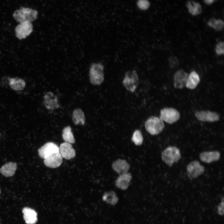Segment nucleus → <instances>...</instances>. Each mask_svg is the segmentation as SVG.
<instances>
[{
  "mask_svg": "<svg viewBox=\"0 0 224 224\" xmlns=\"http://www.w3.org/2000/svg\"><path fill=\"white\" fill-rule=\"evenodd\" d=\"M216 0H204L205 3L209 5L212 3Z\"/></svg>",
  "mask_w": 224,
  "mask_h": 224,
  "instance_id": "32",
  "label": "nucleus"
},
{
  "mask_svg": "<svg viewBox=\"0 0 224 224\" xmlns=\"http://www.w3.org/2000/svg\"><path fill=\"white\" fill-rule=\"evenodd\" d=\"M181 158L179 149L175 147L170 146L165 149L161 154L162 160L167 165L171 166Z\"/></svg>",
  "mask_w": 224,
  "mask_h": 224,
  "instance_id": "4",
  "label": "nucleus"
},
{
  "mask_svg": "<svg viewBox=\"0 0 224 224\" xmlns=\"http://www.w3.org/2000/svg\"><path fill=\"white\" fill-rule=\"evenodd\" d=\"M72 120L75 125H84L85 122V118L83 112L79 108L76 109L73 112Z\"/></svg>",
  "mask_w": 224,
  "mask_h": 224,
  "instance_id": "22",
  "label": "nucleus"
},
{
  "mask_svg": "<svg viewBox=\"0 0 224 224\" xmlns=\"http://www.w3.org/2000/svg\"><path fill=\"white\" fill-rule=\"evenodd\" d=\"M44 103L48 109H53L58 107L57 98L51 92L47 93L44 97Z\"/></svg>",
  "mask_w": 224,
  "mask_h": 224,
  "instance_id": "19",
  "label": "nucleus"
},
{
  "mask_svg": "<svg viewBox=\"0 0 224 224\" xmlns=\"http://www.w3.org/2000/svg\"><path fill=\"white\" fill-rule=\"evenodd\" d=\"M137 4L138 7L142 10L147 9L150 5L149 2L147 0H139Z\"/></svg>",
  "mask_w": 224,
  "mask_h": 224,
  "instance_id": "30",
  "label": "nucleus"
},
{
  "mask_svg": "<svg viewBox=\"0 0 224 224\" xmlns=\"http://www.w3.org/2000/svg\"><path fill=\"white\" fill-rule=\"evenodd\" d=\"M23 217L27 224H35L38 221L37 213L34 209L27 207L23 208L22 210Z\"/></svg>",
  "mask_w": 224,
  "mask_h": 224,
  "instance_id": "14",
  "label": "nucleus"
},
{
  "mask_svg": "<svg viewBox=\"0 0 224 224\" xmlns=\"http://www.w3.org/2000/svg\"><path fill=\"white\" fill-rule=\"evenodd\" d=\"M139 83V78L136 71L132 70L126 72L123 84L127 90L131 92H134Z\"/></svg>",
  "mask_w": 224,
  "mask_h": 224,
  "instance_id": "5",
  "label": "nucleus"
},
{
  "mask_svg": "<svg viewBox=\"0 0 224 224\" xmlns=\"http://www.w3.org/2000/svg\"><path fill=\"white\" fill-rule=\"evenodd\" d=\"M147 131L152 135H156L160 133L165 127L163 121L160 118L152 116L148 118L145 122Z\"/></svg>",
  "mask_w": 224,
  "mask_h": 224,
  "instance_id": "3",
  "label": "nucleus"
},
{
  "mask_svg": "<svg viewBox=\"0 0 224 224\" xmlns=\"http://www.w3.org/2000/svg\"><path fill=\"white\" fill-rule=\"evenodd\" d=\"M102 200L108 204L114 205L118 203L119 198L115 192L110 191L106 192L104 194Z\"/></svg>",
  "mask_w": 224,
  "mask_h": 224,
  "instance_id": "24",
  "label": "nucleus"
},
{
  "mask_svg": "<svg viewBox=\"0 0 224 224\" xmlns=\"http://www.w3.org/2000/svg\"><path fill=\"white\" fill-rule=\"evenodd\" d=\"M188 74L183 69L178 70L175 74L174 77V86L177 89H181L185 86Z\"/></svg>",
  "mask_w": 224,
  "mask_h": 224,
  "instance_id": "11",
  "label": "nucleus"
},
{
  "mask_svg": "<svg viewBox=\"0 0 224 224\" xmlns=\"http://www.w3.org/2000/svg\"><path fill=\"white\" fill-rule=\"evenodd\" d=\"M131 140L136 145L139 146L142 144L143 141V138L140 130H136L134 132Z\"/></svg>",
  "mask_w": 224,
  "mask_h": 224,
  "instance_id": "27",
  "label": "nucleus"
},
{
  "mask_svg": "<svg viewBox=\"0 0 224 224\" xmlns=\"http://www.w3.org/2000/svg\"><path fill=\"white\" fill-rule=\"evenodd\" d=\"M204 167L196 160L190 162L187 166V175L190 179L198 177L204 172Z\"/></svg>",
  "mask_w": 224,
  "mask_h": 224,
  "instance_id": "8",
  "label": "nucleus"
},
{
  "mask_svg": "<svg viewBox=\"0 0 224 224\" xmlns=\"http://www.w3.org/2000/svg\"><path fill=\"white\" fill-rule=\"evenodd\" d=\"M132 178V175L130 173H127L120 175L115 181V185L121 189H126L129 185Z\"/></svg>",
  "mask_w": 224,
  "mask_h": 224,
  "instance_id": "17",
  "label": "nucleus"
},
{
  "mask_svg": "<svg viewBox=\"0 0 224 224\" xmlns=\"http://www.w3.org/2000/svg\"><path fill=\"white\" fill-rule=\"evenodd\" d=\"M220 156V153L217 151L204 152L200 154L199 158L201 161L210 163L214 161H218Z\"/></svg>",
  "mask_w": 224,
  "mask_h": 224,
  "instance_id": "16",
  "label": "nucleus"
},
{
  "mask_svg": "<svg viewBox=\"0 0 224 224\" xmlns=\"http://www.w3.org/2000/svg\"><path fill=\"white\" fill-rule=\"evenodd\" d=\"M195 116L199 121L202 122H214L218 121L220 115L217 112L209 110H201L197 111Z\"/></svg>",
  "mask_w": 224,
  "mask_h": 224,
  "instance_id": "9",
  "label": "nucleus"
},
{
  "mask_svg": "<svg viewBox=\"0 0 224 224\" xmlns=\"http://www.w3.org/2000/svg\"><path fill=\"white\" fill-rule=\"evenodd\" d=\"M17 168V164L15 162H7L0 169V172L6 177L13 176Z\"/></svg>",
  "mask_w": 224,
  "mask_h": 224,
  "instance_id": "20",
  "label": "nucleus"
},
{
  "mask_svg": "<svg viewBox=\"0 0 224 224\" xmlns=\"http://www.w3.org/2000/svg\"><path fill=\"white\" fill-rule=\"evenodd\" d=\"M224 199H223L221 202L220 203L217 207V212L218 214L221 216L224 214Z\"/></svg>",
  "mask_w": 224,
  "mask_h": 224,
  "instance_id": "31",
  "label": "nucleus"
},
{
  "mask_svg": "<svg viewBox=\"0 0 224 224\" xmlns=\"http://www.w3.org/2000/svg\"><path fill=\"white\" fill-rule=\"evenodd\" d=\"M180 117L179 112L173 108H165L160 110V118L163 121L172 124L177 121Z\"/></svg>",
  "mask_w": 224,
  "mask_h": 224,
  "instance_id": "6",
  "label": "nucleus"
},
{
  "mask_svg": "<svg viewBox=\"0 0 224 224\" xmlns=\"http://www.w3.org/2000/svg\"><path fill=\"white\" fill-rule=\"evenodd\" d=\"M215 51L217 54L221 55L224 53V42L223 41L219 42L216 45Z\"/></svg>",
  "mask_w": 224,
  "mask_h": 224,
  "instance_id": "29",
  "label": "nucleus"
},
{
  "mask_svg": "<svg viewBox=\"0 0 224 224\" xmlns=\"http://www.w3.org/2000/svg\"><path fill=\"white\" fill-rule=\"evenodd\" d=\"M186 6L189 12L193 16L199 14L202 11L201 5L198 2L193 1H189Z\"/></svg>",
  "mask_w": 224,
  "mask_h": 224,
  "instance_id": "23",
  "label": "nucleus"
},
{
  "mask_svg": "<svg viewBox=\"0 0 224 224\" xmlns=\"http://www.w3.org/2000/svg\"><path fill=\"white\" fill-rule=\"evenodd\" d=\"M63 162V157L59 152L52 154L44 159V162L47 166L56 168L60 166Z\"/></svg>",
  "mask_w": 224,
  "mask_h": 224,
  "instance_id": "12",
  "label": "nucleus"
},
{
  "mask_svg": "<svg viewBox=\"0 0 224 224\" xmlns=\"http://www.w3.org/2000/svg\"><path fill=\"white\" fill-rule=\"evenodd\" d=\"M37 15L38 12L35 10L21 7L14 12L13 16L17 22L21 23L26 21L31 22L34 21L37 18Z\"/></svg>",
  "mask_w": 224,
  "mask_h": 224,
  "instance_id": "1",
  "label": "nucleus"
},
{
  "mask_svg": "<svg viewBox=\"0 0 224 224\" xmlns=\"http://www.w3.org/2000/svg\"><path fill=\"white\" fill-rule=\"evenodd\" d=\"M112 168L120 175L127 173L130 168V166L125 160L118 159L113 163Z\"/></svg>",
  "mask_w": 224,
  "mask_h": 224,
  "instance_id": "15",
  "label": "nucleus"
},
{
  "mask_svg": "<svg viewBox=\"0 0 224 224\" xmlns=\"http://www.w3.org/2000/svg\"><path fill=\"white\" fill-rule=\"evenodd\" d=\"M59 147L55 143L49 142L45 144L38 150L40 157L45 159L53 153L59 152Z\"/></svg>",
  "mask_w": 224,
  "mask_h": 224,
  "instance_id": "10",
  "label": "nucleus"
},
{
  "mask_svg": "<svg viewBox=\"0 0 224 224\" xmlns=\"http://www.w3.org/2000/svg\"><path fill=\"white\" fill-rule=\"evenodd\" d=\"M62 136L65 142L70 144L74 143L75 142V141L72 131V128L70 126H67L64 128L63 130Z\"/></svg>",
  "mask_w": 224,
  "mask_h": 224,
  "instance_id": "25",
  "label": "nucleus"
},
{
  "mask_svg": "<svg viewBox=\"0 0 224 224\" xmlns=\"http://www.w3.org/2000/svg\"><path fill=\"white\" fill-rule=\"evenodd\" d=\"M200 81L198 74L194 71H192L188 75L185 86L190 89H194L197 86Z\"/></svg>",
  "mask_w": 224,
  "mask_h": 224,
  "instance_id": "18",
  "label": "nucleus"
},
{
  "mask_svg": "<svg viewBox=\"0 0 224 224\" xmlns=\"http://www.w3.org/2000/svg\"><path fill=\"white\" fill-rule=\"evenodd\" d=\"M169 65L171 68L176 67L179 64V61L175 56L172 55L170 56L168 59Z\"/></svg>",
  "mask_w": 224,
  "mask_h": 224,
  "instance_id": "28",
  "label": "nucleus"
},
{
  "mask_svg": "<svg viewBox=\"0 0 224 224\" xmlns=\"http://www.w3.org/2000/svg\"></svg>",
  "mask_w": 224,
  "mask_h": 224,
  "instance_id": "33",
  "label": "nucleus"
},
{
  "mask_svg": "<svg viewBox=\"0 0 224 224\" xmlns=\"http://www.w3.org/2000/svg\"><path fill=\"white\" fill-rule=\"evenodd\" d=\"M104 66L101 63H93L89 70V79L91 83L95 85H100L104 80Z\"/></svg>",
  "mask_w": 224,
  "mask_h": 224,
  "instance_id": "2",
  "label": "nucleus"
},
{
  "mask_svg": "<svg viewBox=\"0 0 224 224\" xmlns=\"http://www.w3.org/2000/svg\"><path fill=\"white\" fill-rule=\"evenodd\" d=\"M33 30V26L31 22L26 21L18 25L15 29L16 37L20 40L26 38Z\"/></svg>",
  "mask_w": 224,
  "mask_h": 224,
  "instance_id": "7",
  "label": "nucleus"
},
{
  "mask_svg": "<svg viewBox=\"0 0 224 224\" xmlns=\"http://www.w3.org/2000/svg\"><path fill=\"white\" fill-rule=\"evenodd\" d=\"M9 85L12 89L15 91H20L24 89L26 86V83L23 79L18 77L9 78Z\"/></svg>",
  "mask_w": 224,
  "mask_h": 224,
  "instance_id": "21",
  "label": "nucleus"
},
{
  "mask_svg": "<svg viewBox=\"0 0 224 224\" xmlns=\"http://www.w3.org/2000/svg\"><path fill=\"white\" fill-rule=\"evenodd\" d=\"M208 26L213 28L217 31L222 30L224 26V22L221 19H216L212 18L210 19L208 22Z\"/></svg>",
  "mask_w": 224,
  "mask_h": 224,
  "instance_id": "26",
  "label": "nucleus"
},
{
  "mask_svg": "<svg viewBox=\"0 0 224 224\" xmlns=\"http://www.w3.org/2000/svg\"><path fill=\"white\" fill-rule=\"evenodd\" d=\"M59 152L62 157L69 160L74 158L76 155L75 150L72 145L66 142L61 143L59 147Z\"/></svg>",
  "mask_w": 224,
  "mask_h": 224,
  "instance_id": "13",
  "label": "nucleus"
}]
</instances>
